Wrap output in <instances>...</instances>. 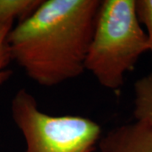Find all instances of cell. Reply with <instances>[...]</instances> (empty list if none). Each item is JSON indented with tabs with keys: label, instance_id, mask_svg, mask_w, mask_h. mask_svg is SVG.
I'll return each instance as SVG.
<instances>
[{
	"label": "cell",
	"instance_id": "obj_6",
	"mask_svg": "<svg viewBox=\"0 0 152 152\" xmlns=\"http://www.w3.org/2000/svg\"><path fill=\"white\" fill-rule=\"evenodd\" d=\"M42 0H0V26L22 22L30 17L41 5Z\"/></svg>",
	"mask_w": 152,
	"mask_h": 152
},
{
	"label": "cell",
	"instance_id": "obj_1",
	"mask_svg": "<svg viewBox=\"0 0 152 152\" xmlns=\"http://www.w3.org/2000/svg\"><path fill=\"white\" fill-rule=\"evenodd\" d=\"M101 3L42 0L9 33L13 61L42 86H58L81 75Z\"/></svg>",
	"mask_w": 152,
	"mask_h": 152
},
{
	"label": "cell",
	"instance_id": "obj_3",
	"mask_svg": "<svg viewBox=\"0 0 152 152\" xmlns=\"http://www.w3.org/2000/svg\"><path fill=\"white\" fill-rule=\"evenodd\" d=\"M10 109L26 141L24 152H92L102 138L97 123L80 116L45 113L25 88L15 93Z\"/></svg>",
	"mask_w": 152,
	"mask_h": 152
},
{
	"label": "cell",
	"instance_id": "obj_8",
	"mask_svg": "<svg viewBox=\"0 0 152 152\" xmlns=\"http://www.w3.org/2000/svg\"><path fill=\"white\" fill-rule=\"evenodd\" d=\"M135 7L139 20L146 27L149 52L152 55V0H135Z\"/></svg>",
	"mask_w": 152,
	"mask_h": 152
},
{
	"label": "cell",
	"instance_id": "obj_7",
	"mask_svg": "<svg viewBox=\"0 0 152 152\" xmlns=\"http://www.w3.org/2000/svg\"><path fill=\"white\" fill-rule=\"evenodd\" d=\"M13 24L9 23L0 26V88L12 76V70L9 67L13 59L8 42V36L13 28Z\"/></svg>",
	"mask_w": 152,
	"mask_h": 152
},
{
	"label": "cell",
	"instance_id": "obj_2",
	"mask_svg": "<svg viewBox=\"0 0 152 152\" xmlns=\"http://www.w3.org/2000/svg\"><path fill=\"white\" fill-rule=\"evenodd\" d=\"M149 51L146 33L136 13L135 0L102 1L87 53L86 71L104 88L122 87L126 73Z\"/></svg>",
	"mask_w": 152,
	"mask_h": 152
},
{
	"label": "cell",
	"instance_id": "obj_4",
	"mask_svg": "<svg viewBox=\"0 0 152 152\" xmlns=\"http://www.w3.org/2000/svg\"><path fill=\"white\" fill-rule=\"evenodd\" d=\"M102 152H152V129L140 122L117 127L102 136Z\"/></svg>",
	"mask_w": 152,
	"mask_h": 152
},
{
	"label": "cell",
	"instance_id": "obj_5",
	"mask_svg": "<svg viewBox=\"0 0 152 152\" xmlns=\"http://www.w3.org/2000/svg\"><path fill=\"white\" fill-rule=\"evenodd\" d=\"M134 115L136 121L152 129V73L134 84Z\"/></svg>",
	"mask_w": 152,
	"mask_h": 152
}]
</instances>
